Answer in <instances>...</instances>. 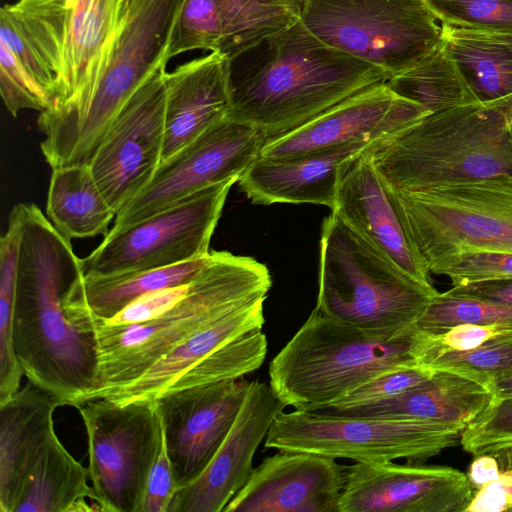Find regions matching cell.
Segmentation results:
<instances>
[{"mask_svg":"<svg viewBox=\"0 0 512 512\" xmlns=\"http://www.w3.org/2000/svg\"><path fill=\"white\" fill-rule=\"evenodd\" d=\"M126 0H18L0 10V42L46 92L37 124L45 160L85 110L123 21Z\"/></svg>","mask_w":512,"mask_h":512,"instance_id":"1","label":"cell"},{"mask_svg":"<svg viewBox=\"0 0 512 512\" xmlns=\"http://www.w3.org/2000/svg\"><path fill=\"white\" fill-rule=\"evenodd\" d=\"M23 224L13 319L14 350L28 381L77 408L95 383L93 334L78 331L65 300L84 274L71 240L35 205H15Z\"/></svg>","mask_w":512,"mask_h":512,"instance_id":"2","label":"cell"},{"mask_svg":"<svg viewBox=\"0 0 512 512\" xmlns=\"http://www.w3.org/2000/svg\"><path fill=\"white\" fill-rule=\"evenodd\" d=\"M390 78L323 43L299 19L227 59L228 118L268 139Z\"/></svg>","mask_w":512,"mask_h":512,"instance_id":"3","label":"cell"},{"mask_svg":"<svg viewBox=\"0 0 512 512\" xmlns=\"http://www.w3.org/2000/svg\"><path fill=\"white\" fill-rule=\"evenodd\" d=\"M272 285L268 267L249 256L210 251L205 265L188 282L185 295L151 320L112 325L84 315L71 320L93 334L97 373L84 403L106 398L132 383L199 329L243 306L266 299Z\"/></svg>","mask_w":512,"mask_h":512,"instance_id":"4","label":"cell"},{"mask_svg":"<svg viewBox=\"0 0 512 512\" xmlns=\"http://www.w3.org/2000/svg\"><path fill=\"white\" fill-rule=\"evenodd\" d=\"M366 152L396 193L512 174V94L429 113Z\"/></svg>","mask_w":512,"mask_h":512,"instance_id":"5","label":"cell"},{"mask_svg":"<svg viewBox=\"0 0 512 512\" xmlns=\"http://www.w3.org/2000/svg\"><path fill=\"white\" fill-rule=\"evenodd\" d=\"M429 337L416 325L394 337L370 335L315 308L270 362L269 384L286 406L325 408L383 373L419 365Z\"/></svg>","mask_w":512,"mask_h":512,"instance_id":"6","label":"cell"},{"mask_svg":"<svg viewBox=\"0 0 512 512\" xmlns=\"http://www.w3.org/2000/svg\"><path fill=\"white\" fill-rule=\"evenodd\" d=\"M438 291L413 280L336 214L320 239L317 306L370 335L394 337L412 326Z\"/></svg>","mask_w":512,"mask_h":512,"instance_id":"7","label":"cell"},{"mask_svg":"<svg viewBox=\"0 0 512 512\" xmlns=\"http://www.w3.org/2000/svg\"><path fill=\"white\" fill-rule=\"evenodd\" d=\"M183 0H126V11L90 100L58 150L52 169L89 165L113 121L158 69L166 67Z\"/></svg>","mask_w":512,"mask_h":512,"instance_id":"8","label":"cell"},{"mask_svg":"<svg viewBox=\"0 0 512 512\" xmlns=\"http://www.w3.org/2000/svg\"><path fill=\"white\" fill-rule=\"evenodd\" d=\"M466 426L418 419L363 417L319 410L280 412L265 447L356 462H422L458 445Z\"/></svg>","mask_w":512,"mask_h":512,"instance_id":"9","label":"cell"},{"mask_svg":"<svg viewBox=\"0 0 512 512\" xmlns=\"http://www.w3.org/2000/svg\"><path fill=\"white\" fill-rule=\"evenodd\" d=\"M300 20L319 40L391 77L442 43L424 0H302Z\"/></svg>","mask_w":512,"mask_h":512,"instance_id":"10","label":"cell"},{"mask_svg":"<svg viewBox=\"0 0 512 512\" xmlns=\"http://www.w3.org/2000/svg\"><path fill=\"white\" fill-rule=\"evenodd\" d=\"M394 193L427 270L455 253H512V174Z\"/></svg>","mask_w":512,"mask_h":512,"instance_id":"11","label":"cell"},{"mask_svg":"<svg viewBox=\"0 0 512 512\" xmlns=\"http://www.w3.org/2000/svg\"><path fill=\"white\" fill-rule=\"evenodd\" d=\"M87 434L89 478L102 512H139L163 444L154 402L101 398L76 408Z\"/></svg>","mask_w":512,"mask_h":512,"instance_id":"12","label":"cell"},{"mask_svg":"<svg viewBox=\"0 0 512 512\" xmlns=\"http://www.w3.org/2000/svg\"><path fill=\"white\" fill-rule=\"evenodd\" d=\"M211 185L128 228L109 232L81 259L84 276H110L172 266L204 257L230 188Z\"/></svg>","mask_w":512,"mask_h":512,"instance_id":"13","label":"cell"},{"mask_svg":"<svg viewBox=\"0 0 512 512\" xmlns=\"http://www.w3.org/2000/svg\"><path fill=\"white\" fill-rule=\"evenodd\" d=\"M267 137L229 118L160 164L149 184L116 215L109 232L128 228L217 183L239 178Z\"/></svg>","mask_w":512,"mask_h":512,"instance_id":"14","label":"cell"},{"mask_svg":"<svg viewBox=\"0 0 512 512\" xmlns=\"http://www.w3.org/2000/svg\"><path fill=\"white\" fill-rule=\"evenodd\" d=\"M165 67L121 109L90 162L105 199L117 213L152 180L165 138Z\"/></svg>","mask_w":512,"mask_h":512,"instance_id":"15","label":"cell"},{"mask_svg":"<svg viewBox=\"0 0 512 512\" xmlns=\"http://www.w3.org/2000/svg\"><path fill=\"white\" fill-rule=\"evenodd\" d=\"M251 381L228 379L170 391L154 401L177 488L193 481L228 435Z\"/></svg>","mask_w":512,"mask_h":512,"instance_id":"16","label":"cell"},{"mask_svg":"<svg viewBox=\"0 0 512 512\" xmlns=\"http://www.w3.org/2000/svg\"><path fill=\"white\" fill-rule=\"evenodd\" d=\"M473 494L452 467L356 462L346 467L339 512H465Z\"/></svg>","mask_w":512,"mask_h":512,"instance_id":"17","label":"cell"},{"mask_svg":"<svg viewBox=\"0 0 512 512\" xmlns=\"http://www.w3.org/2000/svg\"><path fill=\"white\" fill-rule=\"evenodd\" d=\"M381 83L324 111L305 124L268 138L260 157L289 158L351 144H371L429 114Z\"/></svg>","mask_w":512,"mask_h":512,"instance_id":"18","label":"cell"},{"mask_svg":"<svg viewBox=\"0 0 512 512\" xmlns=\"http://www.w3.org/2000/svg\"><path fill=\"white\" fill-rule=\"evenodd\" d=\"M287 407L270 384L251 381L241 409L207 467L177 489L168 512H220L248 481L254 454Z\"/></svg>","mask_w":512,"mask_h":512,"instance_id":"19","label":"cell"},{"mask_svg":"<svg viewBox=\"0 0 512 512\" xmlns=\"http://www.w3.org/2000/svg\"><path fill=\"white\" fill-rule=\"evenodd\" d=\"M302 0H183L166 59L202 49L229 59L300 19Z\"/></svg>","mask_w":512,"mask_h":512,"instance_id":"20","label":"cell"},{"mask_svg":"<svg viewBox=\"0 0 512 512\" xmlns=\"http://www.w3.org/2000/svg\"><path fill=\"white\" fill-rule=\"evenodd\" d=\"M346 467L336 459L280 451L252 470L224 512H339Z\"/></svg>","mask_w":512,"mask_h":512,"instance_id":"21","label":"cell"},{"mask_svg":"<svg viewBox=\"0 0 512 512\" xmlns=\"http://www.w3.org/2000/svg\"><path fill=\"white\" fill-rule=\"evenodd\" d=\"M331 211L413 280L434 288L395 193L376 170L366 149L344 170Z\"/></svg>","mask_w":512,"mask_h":512,"instance_id":"22","label":"cell"},{"mask_svg":"<svg viewBox=\"0 0 512 512\" xmlns=\"http://www.w3.org/2000/svg\"><path fill=\"white\" fill-rule=\"evenodd\" d=\"M369 145L351 144L289 158L259 156L237 182L254 204L309 203L332 210L344 170Z\"/></svg>","mask_w":512,"mask_h":512,"instance_id":"23","label":"cell"},{"mask_svg":"<svg viewBox=\"0 0 512 512\" xmlns=\"http://www.w3.org/2000/svg\"><path fill=\"white\" fill-rule=\"evenodd\" d=\"M165 138L161 163L228 118L227 59L219 52L164 73Z\"/></svg>","mask_w":512,"mask_h":512,"instance_id":"24","label":"cell"},{"mask_svg":"<svg viewBox=\"0 0 512 512\" xmlns=\"http://www.w3.org/2000/svg\"><path fill=\"white\" fill-rule=\"evenodd\" d=\"M66 403L28 381L0 404V511L15 512L24 487L50 440L53 413Z\"/></svg>","mask_w":512,"mask_h":512,"instance_id":"25","label":"cell"},{"mask_svg":"<svg viewBox=\"0 0 512 512\" xmlns=\"http://www.w3.org/2000/svg\"><path fill=\"white\" fill-rule=\"evenodd\" d=\"M493 399L494 393L487 384L466 374L439 369L420 385L383 402L341 411L318 410L333 414L418 419L467 426Z\"/></svg>","mask_w":512,"mask_h":512,"instance_id":"26","label":"cell"},{"mask_svg":"<svg viewBox=\"0 0 512 512\" xmlns=\"http://www.w3.org/2000/svg\"><path fill=\"white\" fill-rule=\"evenodd\" d=\"M265 300L260 299L243 306L199 329L137 380L106 399L118 404L154 402L200 361L239 337L261 330L265 321Z\"/></svg>","mask_w":512,"mask_h":512,"instance_id":"27","label":"cell"},{"mask_svg":"<svg viewBox=\"0 0 512 512\" xmlns=\"http://www.w3.org/2000/svg\"><path fill=\"white\" fill-rule=\"evenodd\" d=\"M209 254L163 268L110 276L83 275L66 297L67 317L72 320L91 315L109 320L147 293L188 282L205 265Z\"/></svg>","mask_w":512,"mask_h":512,"instance_id":"28","label":"cell"},{"mask_svg":"<svg viewBox=\"0 0 512 512\" xmlns=\"http://www.w3.org/2000/svg\"><path fill=\"white\" fill-rule=\"evenodd\" d=\"M89 470L77 461L55 435L38 459L15 512L100 511Z\"/></svg>","mask_w":512,"mask_h":512,"instance_id":"29","label":"cell"},{"mask_svg":"<svg viewBox=\"0 0 512 512\" xmlns=\"http://www.w3.org/2000/svg\"><path fill=\"white\" fill-rule=\"evenodd\" d=\"M46 211L56 229L69 240L106 236L116 217L90 165L52 169Z\"/></svg>","mask_w":512,"mask_h":512,"instance_id":"30","label":"cell"},{"mask_svg":"<svg viewBox=\"0 0 512 512\" xmlns=\"http://www.w3.org/2000/svg\"><path fill=\"white\" fill-rule=\"evenodd\" d=\"M442 28V45L479 101L512 94V50L492 33Z\"/></svg>","mask_w":512,"mask_h":512,"instance_id":"31","label":"cell"},{"mask_svg":"<svg viewBox=\"0 0 512 512\" xmlns=\"http://www.w3.org/2000/svg\"><path fill=\"white\" fill-rule=\"evenodd\" d=\"M386 84L396 95L418 103L430 113L479 101L442 43Z\"/></svg>","mask_w":512,"mask_h":512,"instance_id":"32","label":"cell"},{"mask_svg":"<svg viewBox=\"0 0 512 512\" xmlns=\"http://www.w3.org/2000/svg\"><path fill=\"white\" fill-rule=\"evenodd\" d=\"M420 351L419 364L466 374L490 386L494 380L512 375V339L500 338L471 350H453L434 339V333Z\"/></svg>","mask_w":512,"mask_h":512,"instance_id":"33","label":"cell"},{"mask_svg":"<svg viewBox=\"0 0 512 512\" xmlns=\"http://www.w3.org/2000/svg\"><path fill=\"white\" fill-rule=\"evenodd\" d=\"M512 326V306L437 292L416 322L422 330L439 332L460 324Z\"/></svg>","mask_w":512,"mask_h":512,"instance_id":"34","label":"cell"},{"mask_svg":"<svg viewBox=\"0 0 512 512\" xmlns=\"http://www.w3.org/2000/svg\"><path fill=\"white\" fill-rule=\"evenodd\" d=\"M23 224L14 206L8 229L0 240V368L13 372L19 367L14 350L13 319Z\"/></svg>","mask_w":512,"mask_h":512,"instance_id":"35","label":"cell"},{"mask_svg":"<svg viewBox=\"0 0 512 512\" xmlns=\"http://www.w3.org/2000/svg\"><path fill=\"white\" fill-rule=\"evenodd\" d=\"M442 24L512 34V0H424Z\"/></svg>","mask_w":512,"mask_h":512,"instance_id":"36","label":"cell"},{"mask_svg":"<svg viewBox=\"0 0 512 512\" xmlns=\"http://www.w3.org/2000/svg\"><path fill=\"white\" fill-rule=\"evenodd\" d=\"M428 271L448 277L452 286L512 279V253L499 251L455 253L432 264Z\"/></svg>","mask_w":512,"mask_h":512,"instance_id":"37","label":"cell"},{"mask_svg":"<svg viewBox=\"0 0 512 512\" xmlns=\"http://www.w3.org/2000/svg\"><path fill=\"white\" fill-rule=\"evenodd\" d=\"M434 373L435 369L420 364L397 368L369 380L321 409L341 411L383 402L420 385Z\"/></svg>","mask_w":512,"mask_h":512,"instance_id":"38","label":"cell"},{"mask_svg":"<svg viewBox=\"0 0 512 512\" xmlns=\"http://www.w3.org/2000/svg\"><path fill=\"white\" fill-rule=\"evenodd\" d=\"M463 449L475 456L512 446V397L494 398L461 436Z\"/></svg>","mask_w":512,"mask_h":512,"instance_id":"39","label":"cell"},{"mask_svg":"<svg viewBox=\"0 0 512 512\" xmlns=\"http://www.w3.org/2000/svg\"><path fill=\"white\" fill-rule=\"evenodd\" d=\"M0 92L6 109L14 117L23 109L42 112L49 106L46 92L26 72L13 52L1 42Z\"/></svg>","mask_w":512,"mask_h":512,"instance_id":"40","label":"cell"},{"mask_svg":"<svg viewBox=\"0 0 512 512\" xmlns=\"http://www.w3.org/2000/svg\"><path fill=\"white\" fill-rule=\"evenodd\" d=\"M188 282L147 293L132 302L113 318L104 321L112 325H126L142 323L156 318L173 307L185 295Z\"/></svg>","mask_w":512,"mask_h":512,"instance_id":"41","label":"cell"},{"mask_svg":"<svg viewBox=\"0 0 512 512\" xmlns=\"http://www.w3.org/2000/svg\"><path fill=\"white\" fill-rule=\"evenodd\" d=\"M177 489L163 437L161 451L147 479L139 512H168Z\"/></svg>","mask_w":512,"mask_h":512,"instance_id":"42","label":"cell"},{"mask_svg":"<svg viewBox=\"0 0 512 512\" xmlns=\"http://www.w3.org/2000/svg\"><path fill=\"white\" fill-rule=\"evenodd\" d=\"M437 343L453 350H471L500 338H512V326L460 324L433 332Z\"/></svg>","mask_w":512,"mask_h":512,"instance_id":"43","label":"cell"},{"mask_svg":"<svg viewBox=\"0 0 512 512\" xmlns=\"http://www.w3.org/2000/svg\"><path fill=\"white\" fill-rule=\"evenodd\" d=\"M449 294L473 297L512 306V279L452 286Z\"/></svg>","mask_w":512,"mask_h":512,"instance_id":"44","label":"cell"},{"mask_svg":"<svg viewBox=\"0 0 512 512\" xmlns=\"http://www.w3.org/2000/svg\"><path fill=\"white\" fill-rule=\"evenodd\" d=\"M509 510L507 494L503 484L492 481L478 489L465 512H502Z\"/></svg>","mask_w":512,"mask_h":512,"instance_id":"45","label":"cell"},{"mask_svg":"<svg viewBox=\"0 0 512 512\" xmlns=\"http://www.w3.org/2000/svg\"><path fill=\"white\" fill-rule=\"evenodd\" d=\"M467 477L471 487L476 491L492 481L499 480L500 472L494 454L477 455L470 465Z\"/></svg>","mask_w":512,"mask_h":512,"instance_id":"46","label":"cell"},{"mask_svg":"<svg viewBox=\"0 0 512 512\" xmlns=\"http://www.w3.org/2000/svg\"><path fill=\"white\" fill-rule=\"evenodd\" d=\"M499 467V481L512 484V446L493 452Z\"/></svg>","mask_w":512,"mask_h":512,"instance_id":"47","label":"cell"},{"mask_svg":"<svg viewBox=\"0 0 512 512\" xmlns=\"http://www.w3.org/2000/svg\"><path fill=\"white\" fill-rule=\"evenodd\" d=\"M491 389L494 398L512 397V375L494 380Z\"/></svg>","mask_w":512,"mask_h":512,"instance_id":"48","label":"cell"},{"mask_svg":"<svg viewBox=\"0 0 512 512\" xmlns=\"http://www.w3.org/2000/svg\"><path fill=\"white\" fill-rule=\"evenodd\" d=\"M498 40L506 44L512 50V34L510 33H492Z\"/></svg>","mask_w":512,"mask_h":512,"instance_id":"49","label":"cell"},{"mask_svg":"<svg viewBox=\"0 0 512 512\" xmlns=\"http://www.w3.org/2000/svg\"><path fill=\"white\" fill-rule=\"evenodd\" d=\"M503 486L507 494L509 510H512V484H503Z\"/></svg>","mask_w":512,"mask_h":512,"instance_id":"50","label":"cell"},{"mask_svg":"<svg viewBox=\"0 0 512 512\" xmlns=\"http://www.w3.org/2000/svg\"><path fill=\"white\" fill-rule=\"evenodd\" d=\"M508 339H512V338H508Z\"/></svg>","mask_w":512,"mask_h":512,"instance_id":"51","label":"cell"}]
</instances>
